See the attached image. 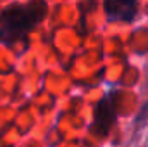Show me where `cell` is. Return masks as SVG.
<instances>
[{"mask_svg":"<svg viewBox=\"0 0 148 147\" xmlns=\"http://www.w3.org/2000/svg\"><path fill=\"white\" fill-rule=\"evenodd\" d=\"M48 3L33 0L26 3H10L0 10V43L14 45L23 42L47 17Z\"/></svg>","mask_w":148,"mask_h":147,"instance_id":"obj_1","label":"cell"},{"mask_svg":"<svg viewBox=\"0 0 148 147\" xmlns=\"http://www.w3.org/2000/svg\"><path fill=\"white\" fill-rule=\"evenodd\" d=\"M117 90H109L93 107L90 132L97 139H107L117 121Z\"/></svg>","mask_w":148,"mask_h":147,"instance_id":"obj_2","label":"cell"},{"mask_svg":"<svg viewBox=\"0 0 148 147\" xmlns=\"http://www.w3.org/2000/svg\"><path fill=\"white\" fill-rule=\"evenodd\" d=\"M140 3L136 0H105L103 12L109 23H133L138 16Z\"/></svg>","mask_w":148,"mask_h":147,"instance_id":"obj_3","label":"cell"},{"mask_svg":"<svg viewBox=\"0 0 148 147\" xmlns=\"http://www.w3.org/2000/svg\"><path fill=\"white\" fill-rule=\"evenodd\" d=\"M147 118H148V101L145 102V104H143V107L140 109V114H138V118L134 119V126H136V125H143Z\"/></svg>","mask_w":148,"mask_h":147,"instance_id":"obj_4","label":"cell"}]
</instances>
